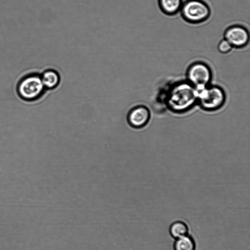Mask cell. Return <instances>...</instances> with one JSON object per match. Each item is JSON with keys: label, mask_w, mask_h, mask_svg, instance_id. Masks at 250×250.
<instances>
[{"label": "cell", "mask_w": 250, "mask_h": 250, "mask_svg": "<svg viewBox=\"0 0 250 250\" xmlns=\"http://www.w3.org/2000/svg\"><path fill=\"white\" fill-rule=\"evenodd\" d=\"M165 104L175 113H184L197 104V90L187 80L174 83L168 89Z\"/></svg>", "instance_id": "cell-1"}, {"label": "cell", "mask_w": 250, "mask_h": 250, "mask_svg": "<svg viewBox=\"0 0 250 250\" xmlns=\"http://www.w3.org/2000/svg\"><path fill=\"white\" fill-rule=\"evenodd\" d=\"M174 250H195L196 244L193 238L187 234L175 239Z\"/></svg>", "instance_id": "cell-10"}, {"label": "cell", "mask_w": 250, "mask_h": 250, "mask_svg": "<svg viewBox=\"0 0 250 250\" xmlns=\"http://www.w3.org/2000/svg\"><path fill=\"white\" fill-rule=\"evenodd\" d=\"M224 39L233 48L240 49L246 47L249 43L250 34L245 27L238 24L232 25L225 30Z\"/></svg>", "instance_id": "cell-6"}, {"label": "cell", "mask_w": 250, "mask_h": 250, "mask_svg": "<svg viewBox=\"0 0 250 250\" xmlns=\"http://www.w3.org/2000/svg\"><path fill=\"white\" fill-rule=\"evenodd\" d=\"M161 11L167 16H174L179 13L183 4V0H158Z\"/></svg>", "instance_id": "cell-8"}, {"label": "cell", "mask_w": 250, "mask_h": 250, "mask_svg": "<svg viewBox=\"0 0 250 250\" xmlns=\"http://www.w3.org/2000/svg\"><path fill=\"white\" fill-rule=\"evenodd\" d=\"M183 19L193 24H200L207 21L211 15L209 5L203 0H187L180 9Z\"/></svg>", "instance_id": "cell-3"}, {"label": "cell", "mask_w": 250, "mask_h": 250, "mask_svg": "<svg viewBox=\"0 0 250 250\" xmlns=\"http://www.w3.org/2000/svg\"><path fill=\"white\" fill-rule=\"evenodd\" d=\"M188 228L187 225L182 221H176L170 226L169 232L170 235L177 239L188 234Z\"/></svg>", "instance_id": "cell-11"}, {"label": "cell", "mask_w": 250, "mask_h": 250, "mask_svg": "<svg viewBox=\"0 0 250 250\" xmlns=\"http://www.w3.org/2000/svg\"><path fill=\"white\" fill-rule=\"evenodd\" d=\"M45 89L41 76L36 74L26 76L18 86L19 95L27 101L38 99L42 95Z\"/></svg>", "instance_id": "cell-5"}, {"label": "cell", "mask_w": 250, "mask_h": 250, "mask_svg": "<svg viewBox=\"0 0 250 250\" xmlns=\"http://www.w3.org/2000/svg\"><path fill=\"white\" fill-rule=\"evenodd\" d=\"M186 80L197 90L210 85L212 79V71L210 67L202 61H196L188 67Z\"/></svg>", "instance_id": "cell-4"}, {"label": "cell", "mask_w": 250, "mask_h": 250, "mask_svg": "<svg viewBox=\"0 0 250 250\" xmlns=\"http://www.w3.org/2000/svg\"><path fill=\"white\" fill-rule=\"evenodd\" d=\"M41 77L45 88L54 89L58 86L60 82V76L55 70H47Z\"/></svg>", "instance_id": "cell-9"}, {"label": "cell", "mask_w": 250, "mask_h": 250, "mask_svg": "<svg viewBox=\"0 0 250 250\" xmlns=\"http://www.w3.org/2000/svg\"><path fill=\"white\" fill-rule=\"evenodd\" d=\"M233 47L225 39L221 40L217 46L219 52L222 54H227L230 52Z\"/></svg>", "instance_id": "cell-12"}, {"label": "cell", "mask_w": 250, "mask_h": 250, "mask_svg": "<svg viewBox=\"0 0 250 250\" xmlns=\"http://www.w3.org/2000/svg\"><path fill=\"white\" fill-rule=\"evenodd\" d=\"M150 117L149 109L145 105H139L130 110L127 116V120L131 127L141 128L148 123Z\"/></svg>", "instance_id": "cell-7"}, {"label": "cell", "mask_w": 250, "mask_h": 250, "mask_svg": "<svg viewBox=\"0 0 250 250\" xmlns=\"http://www.w3.org/2000/svg\"><path fill=\"white\" fill-rule=\"evenodd\" d=\"M226 93L219 85L210 84L197 90V104L205 111H214L220 109L226 103Z\"/></svg>", "instance_id": "cell-2"}]
</instances>
